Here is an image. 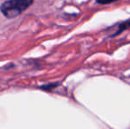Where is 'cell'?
Masks as SVG:
<instances>
[{
	"label": "cell",
	"instance_id": "7a4b0ae2",
	"mask_svg": "<svg viewBox=\"0 0 130 129\" xmlns=\"http://www.w3.org/2000/svg\"><path fill=\"white\" fill-rule=\"evenodd\" d=\"M130 28V20H127V21H124V22L120 23V24L119 25L118 31L115 33L114 34H112V36L118 35V34H120V33H122L123 31H125L126 29H127V28Z\"/></svg>",
	"mask_w": 130,
	"mask_h": 129
},
{
	"label": "cell",
	"instance_id": "3957f363",
	"mask_svg": "<svg viewBox=\"0 0 130 129\" xmlns=\"http://www.w3.org/2000/svg\"><path fill=\"white\" fill-rule=\"evenodd\" d=\"M118 0H96V2L99 5H109V4H111L113 2H116Z\"/></svg>",
	"mask_w": 130,
	"mask_h": 129
},
{
	"label": "cell",
	"instance_id": "6da1fadb",
	"mask_svg": "<svg viewBox=\"0 0 130 129\" xmlns=\"http://www.w3.org/2000/svg\"><path fill=\"white\" fill-rule=\"evenodd\" d=\"M35 0H5L0 5V12L8 20L15 19L34 4Z\"/></svg>",
	"mask_w": 130,
	"mask_h": 129
}]
</instances>
